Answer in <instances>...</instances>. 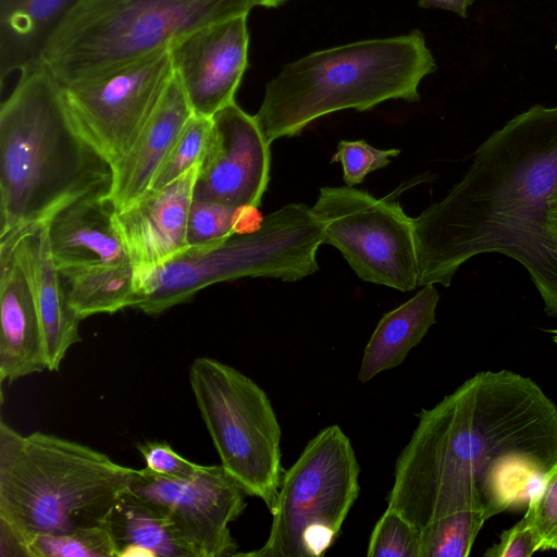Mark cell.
<instances>
[{
    "label": "cell",
    "mask_w": 557,
    "mask_h": 557,
    "mask_svg": "<svg viewBox=\"0 0 557 557\" xmlns=\"http://www.w3.org/2000/svg\"><path fill=\"white\" fill-rule=\"evenodd\" d=\"M418 417L386 500L419 531L456 511L491 518L529 503L557 465V406L518 373L478 372Z\"/></svg>",
    "instance_id": "1"
},
{
    "label": "cell",
    "mask_w": 557,
    "mask_h": 557,
    "mask_svg": "<svg viewBox=\"0 0 557 557\" xmlns=\"http://www.w3.org/2000/svg\"><path fill=\"white\" fill-rule=\"evenodd\" d=\"M413 225L418 286L448 287L469 259L502 253L525 268L557 318V107L533 106L492 133Z\"/></svg>",
    "instance_id": "2"
},
{
    "label": "cell",
    "mask_w": 557,
    "mask_h": 557,
    "mask_svg": "<svg viewBox=\"0 0 557 557\" xmlns=\"http://www.w3.org/2000/svg\"><path fill=\"white\" fill-rule=\"evenodd\" d=\"M112 165L78 132L44 62L20 73L0 108V239L65 203L108 193Z\"/></svg>",
    "instance_id": "3"
},
{
    "label": "cell",
    "mask_w": 557,
    "mask_h": 557,
    "mask_svg": "<svg viewBox=\"0 0 557 557\" xmlns=\"http://www.w3.org/2000/svg\"><path fill=\"white\" fill-rule=\"evenodd\" d=\"M435 70L417 29L319 50L282 67L253 116L271 144L333 112L367 111L392 99L419 101L420 83Z\"/></svg>",
    "instance_id": "4"
},
{
    "label": "cell",
    "mask_w": 557,
    "mask_h": 557,
    "mask_svg": "<svg viewBox=\"0 0 557 557\" xmlns=\"http://www.w3.org/2000/svg\"><path fill=\"white\" fill-rule=\"evenodd\" d=\"M133 468L55 435L0 423V519L28 540L102 524Z\"/></svg>",
    "instance_id": "5"
},
{
    "label": "cell",
    "mask_w": 557,
    "mask_h": 557,
    "mask_svg": "<svg viewBox=\"0 0 557 557\" xmlns=\"http://www.w3.org/2000/svg\"><path fill=\"white\" fill-rule=\"evenodd\" d=\"M259 5L263 0H81L41 60L61 86H70Z\"/></svg>",
    "instance_id": "6"
},
{
    "label": "cell",
    "mask_w": 557,
    "mask_h": 557,
    "mask_svg": "<svg viewBox=\"0 0 557 557\" xmlns=\"http://www.w3.org/2000/svg\"><path fill=\"white\" fill-rule=\"evenodd\" d=\"M322 225L312 208L289 203L269 213L259 228L216 244L189 247L152 270L135 274L133 308L158 315L198 290L240 277L296 282L319 270Z\"/></svg>",
    "instance_id": "7"
},
{
    "label": "cell",
    "mask_w": 557,
    "mask_h": 557,
    "mask_svg": "<svg viewBox=\"0 0 557 557\" xmlns=\"http://www.w3.org/2000/svg\"><path fill=\"white\" fill-rule=\"evenodd\" d=\"M359 473L346 434L336 424L324 428L284 472L265 544L234 556H323L359 495Z\"/></svg>",
    "instance_id": "8"
},
{
    "label": "cell",
    "mask_w": 557,
    "mask_h": 557,
    "mask_svg": "<svg viewBox=\"0 0 557 557\" xmlns=\"http://www.w3.org/2000/svg\"><path fill=\"white\" fill-rule=\"evenodd\" d=\"M189 382L223 468L273 510L283 480L281 428L265 392L235 368L196 358Z\"/></svg>",
    "instance_id": "9"
},
{
    "label": "cell",
    "mask_w": 557,
    "mask_h": 557,
    "mask_svg": "<svg viewBox=\"0 0 557 557\" xmlns=\"http://www.w3.org/2000/svg\"><path fill=\"white\" fill-rule=\"evenodd\" d=\"M312 210L323 244L336 247L361 280L400 292L418 287L413 219L396 199L347 185L322 187Z\"/></svg>",
    "instance_id": "10"
},
{
    "label": "cell",
    "mask_w": 557,
    "mask_h": 557,
    "mask_svg": "<svg viewBox=\"0 0 557 557\" xmlns=\"http://www.w3.org/2000/svg\"><path fill=\"white\" fill-rule=\"evenodd\" d=\"M174 75L170 50L62 87L78 132L113 166L129 150Z\"/></svg>",
    "instance_id": "11"
},
{
    "label": "cell",
    "mask_w": 557,
    "mask_h": 557,
    "mask_svg": "<svg viewBox=\"0 0 557 557\" xmlns=\"http://www.w3.org/2000/svg\"><path fill=\"white\" fill-rule=\"evenodd\" d=\"M127 488L169 517L188 557L237 553L228 524L244 512L248 493L222 465L205 466L190 480L133 469Z\"/></svg>",
    "instance_id": "12"
},
{
    "label": "cell",
    "mask_w": 557,
    "mask_h": 557,
    "mask_svg": "<svg viewBox=\"0 0 557 557\" xmlns=\"http://www.w3.org/2000/svg\"><path fill=\"white\" fill-rule=\"evenodd\" d=\"M212 117L193 200L232 208L259 207L270 180L271 152L253 115L235 101Z\"/></svg>",
    "instance_id": "13"
},
{
    "label": "cell",
    "mask_w": 557,
    "mask_h": 557,
    "mask_svg": "<svg viewBox=\"0 0 557 557\" xmlns=\"http://www.w3.org/2000/svg\"><path fill=\"white\" fill-rule=\"evenodd\" d=\"M247 16L201 27L169 49L174 75L194 114L211 117L235 101L248 65Z\"/></svg>",
    "instance_id": "14"
},
{
    "label": "cell",
    "mask_w": 557,
    "mask_h": 557,
    "mask_svg": "<svg viewBox=\"0 0 557 557\" xmlns=\"http://www.w3.org/2000/svg\"><path fill=\"white\" fill-rule=\"evenodd\" d=\"M24 230L0 239V381L9 384L47 369Z\"/></svg>",
    "instance_id": "15"
},
{
    "label": "cell",
    "mask_w": 557,
    "mask_h": 557,
    "mask_svg": "<svg viewBox=\"0 0 557 557\" xmlns=\"http://www.w3.org/2000/svg\"><path fill=\"white\" fill-rule=\"evenodd\" d=\"M199 164L161 188H148L115 211L134 273L162 265L189 248L187 221Z\"/></svg>",
    "instance_id": "16"
},
{
    "label": "cell",
    "mask_w": 557,
    "mask_h": 557,
    "mask_svg": "<svg viewBox=\"0 0 557 557\" xmlns=\"http://www.w3.org/2000/svg\"><path fill=\"white\" fill-rule=\"evenodd\" d=\"M115 211L108 193L88 194L55 210L45 222L57 268L132 264Z\"/></svg>",
    "instance_id": "17"
},
{
    "label": "cell",
    "mask_w": 557,
    "mask_h": 557,
    "mask_svg": "<svg viewBox=\"0 0 557 557\" xmlns=\"http://www.w3.org/2000/svg\"><path fill=\"white\" fill-rule=\"evenodd\" d=\"M194 114L188 99L173 75L150 117L125 156L112 166L109 198L116 211L137 200Z\"/></svg>",
    "instance_id": "18"
},
{
    "label": "cell",
    "mask_w": 557,
    "mask_h": 557,
    "mask_svg": "<svg viewBox=\"0 0 557 557\" xmlns=\"http://www.w3.org/2000/svg\"><path fill=\"white\" fill-rule=\"evenodd\" d=\"M30 275L41 324L47 370L57 371L66 351L81 341L82 321L70 308L53 261L46 222L24 230Z\"/></svg>",
    "instance_id": "19"
},
{
    "label": "cell",
    "mask_w": 557,
    "mask_h": 557,
    "mask_svg": "<svg viewBox=\"0 0 557 557\" xmlns=\"http://www.w3.org/2000/svg\"><path fill=\"white\" fill-rule=\"evenodd\" d=\"M81 0H0V82L42 62L49 40Z\"/></svg>",
    "instance_id": "20"
},
{
    "label": "cell",
    "mask_w": 557,
    "mask_h": 557,
    "mask_svg": "<svg viewBox=\"0 0 557 557\" xmlns=\"http://www.w3.org/2000/svg\"><path fill=\"white\" fill-rule=\"evenodd\" d=\"M438 300L435 285L426 284L408 301L383 314L364 348L358 373L361 383L406 359L436 322Z\"/></svg>",
    "instance_id": "21"
},
{
    "label": "cell",
    "mask_w": 557,
    "mask_h": 557,
    "mask_svg": "<svg viewBox=\"0 0 557 557\" xmlns=\"http://www.w3.org/2000/svg\"><path fill=\"white\" fill-rule=\"evenodd\" d=\"M102 525L116 557H188L169 517L127 487L119 494Z\"/></svg>",
    "instance_id": "22"
},
{
    "label": "cell",
    "mask_w": 557,
    "mask_h": 557,
    "mask_svg": "<svg viewBox=\"0 0 557 557\" xmlns=\"http://www.w3.org/2000/svg\"><path fill=\"white\" fill-rule=\"evenodd\" d=\"M59 273L67 304L81 320L99 313L112 314L133 306L135 273L132 264L70 268Z\"/></svg>",
    "instance_id": "23"
},
{
    "label": "cell",
    "mask_w": 557,
    "mask_h": 557,
    "mask_svg": "<svg viewBox=\"0 0 557 557\" xmlns=\"http://www.w3.org/2000/svg\"><path fill=\"white\" fill-rule=\"evenodd\" d=\"M262 220L257 207L232 208L193 200L187 221V243L193 248L213 245L234 234L256 231Z\"/></svg>",
    "instance_id": "24"
},
{
    "label": "cell",
    "mask_w": 557,
    "mask_h": 557,
    "mask_svg": "<svg viewBox=\"0 0 557 557\" xmlns=\"http://www.w3.org/2000/svg\"><path fill=\"white\" fill-rule=\"evenodd\" d=\"M483 511L462 510L440 517L420 530L419 557H467L484 522Z\"/></svg>",
    "instance_id": "25"
},
{
    "label": "cell",
    "mask_w": 557,
    "mask_h": 557,
    "mask_svg": "<svg viewBox=\"0 0 557 557\" xmlns=\"http://www.w3.org/2000/svg\"><path fill=\"white\" fill-rule=\"evenodd\" d=\"M29 557H116L114 544L102 525L65 533H40L28 540Z\"/></svg>",
    "instance_id": "26"
},
{
    "label": "cell",
    "mask_w": 557,
    "mask_h": 557,
    "mask_svg": "<svg viewBox=\"0 0 557 557\" xmlns=\"http://www.w3.org/2000/svg\"><path fill=\"white\" fill-rule=\"evenodd\" d=\"M212 125V117L193 114L158 168L149 188H161L200 164Z\"/></svg>",
    "instance_id": "27"
},
{
    "label": "cell",
    "mask_w": 557,
    "mask_h": 557,
    "mask_svg": "<svg viewBox=\"0 0 557 557\" xmlns=\"http://www.w3.org/2000/svg\"><path fill=\"white\" fill-rule=\"evenodd\" d=\"M420 531L397 511L387 508L375 523L368 557H419Z\"/></svg>",
    "instance_id": "28"
},
{
    "label": "cell",
    "mask_w": 557,
    "mask_h": 557,
    "mask_svg": "<svg viewBox=\"0 0 557 557\" xmlns=\"http://www.w3.org/2000/svg\"><path fill=\"white\" fill-rule=\"evenodd\" d=\"M399 149H376L366 140H341L332 162H339L343 166V178L347 186H356L364 177L379 169L385 168L391 158L398 156Z\"/></svg>",
    "instance_id": "29"
},
{
    "label": "cell",
    "mask_w": 557,
    "mask_h": 557,
    "mask_svg": "<svg viewBox=\"0 0 557 557\" xmlns=\"http://www.w3.org/2000/svg\"><path fill=\"white\" fill-rule=\"evenodd\" d=\"M525 516L542 540L541 550L557 546V465L540 490L530 498Z\"/></svg>",
    "instance_id": "30"
},
{
    "label": "cell",
    "mask_w": 557,
    "mask_h": 557,
    "mask_svg": "<svg viewBox=\"0 0 557 557\" xmlns=\"http://www.w3.org/2000/svg\"><path fill=\"white\" fill-rule=\"evenodd\" d=\"M137 448L145 459L146 468L170 479L190 480L205 467L178 455L166 442H145Z\"/></svg>",
    "instance_id": "31"
},
{
    "label": "cell",
    "mask_w": 557,
    "mask_h": 557,
    "mask_svg": "<svg viewBox=\"0 0 557 557\" xmlns=\"http://www.w3.org/2000/svg\"><path fill=\"white\" fill-rule=\"evenodd\" d=\"M542 540L536 529L524 515L510 529L505 530L499 542L491 546L485 553V557H530L540 550Z\"/></svg>",
    "instance_id": "32"
},
{
    "label": "cell",
    "mask_w": 557,
    "mask_h": 557,
    "mask_svg": "<svg viewBox=\"0 0 557 557\" xmlns=\"http://www.w3.org/2000/svg\"><path fill=\"white\" fill-rule=\"evenodd\" d=\"M0 556L29 557L27 542L7 522L0 519Z\"/></svg>",
    "instance_id": "33"
},
{
    "label": "cell",
    "mask_w": 557,
    "mask_h": 557,
    "mask_svg": "<svg viewBox=\"0 0 557 557\" xmlns=\"http://www.w3.org/2000/svg\"><path fill=\"white\" fill-rule=\"evenodd\" d=\"M474 0H418L419 7L423 9H442L454 12L461 17H467L468 8Z\"/></svg>",
    "instance_id": "34"
},
{
    "label": "cell",
    "mask_w": 557,
    "mask_h": 557,
    "mask_svg": "<svg viewBox=\"0 0 557 557\" xmlns=\"http://www.w3.org/2000/svg\"><path fill=\"white\" fill-rule=\"evenodd\" d=\"M288 0H263V7L265 8H277Z\"/></svg>",
    "instance_id": "35"
},
{
    "label": "cell",
    "mask_w": 557,
    "mask_h": 557,
    "mask_svg": "<svg viewBox=\"0 0 557 557\" xmlns=\"http://www.w3.org/2000/svg\"><path fill=\"white\" fill-rule=\"evenodd\" d=\"M553 332L555 333V335H554L553 339H554V342L557 344V331H553Z\"/></svg>",
    "instance_id": "36"
},
{
    "label": "cell",
    "mask_w": 557,
    "mask_h": 557,
    "mask_svg": "<svg viewBox=\"0 0 557 557\" xmlns=\"http://www.w3.org/2000/svg\"><path fill=\"white\" fill-rule=\"evenodd\" d=\"M555 549L557 550V546H556V548H555Z\"/></svg>",
    "instance_id": "37"
},
{
    "label": "cell",
    "mask_w": 557,
    "mask_h": 557,
    "mask_svg": "<svg viewBox=\"0 0 557 557\" xmlns=\"http://www.w3.org/2000/svg\"><path fill=\"white\" fill-rule=\"evenodd\" d=\"M556 49H557V45H556Z\"/></svg>",
    "instance_id": "38"
}]
</instances>
